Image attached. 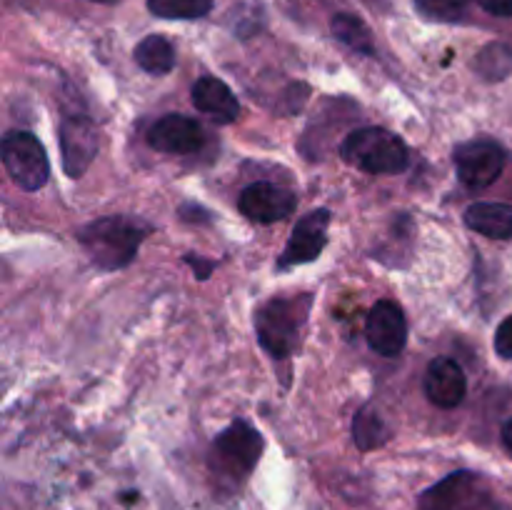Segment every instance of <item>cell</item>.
Returning a JSON list of instances; mask_svg holds the SVG:
<instances>
[{"label":"cell","mask_w":512,"mask_h":510,"mask_svg":"<svg viewBox=\"0 0 512 510\" xmlns=\"http://www.w3.org/2000/svg\"><path fill=\"white\" fill-rule=\"evenodd\" d=\"M295 205H298V200H295V195L290 193L288 188L275 183H265V180L248 185L238 198L240 213L260 225L285 220L288 215H293Z\"/></svg>","instance_id":"obj_11"},{"label":"cell","mask_w":512,"mask_h":510,"mask_svg":"<svg viewBox=\"0 0 512 510\" xmlns=\"http://www.w3.org/2000/svg\"><path fill=\"white\" fill-rule=\"evenodd\" d=\"M423 390L430 403L438 405V408H458L465 400V393H468V378H465L463 368L453 358H435L428 365Z\"/></svg>","instance_id":"obj_13"},{"label":"cell","mask_w":512,"mask_h":510,"mask_svg":"<svg viewBox=\"0 0 512 510\" xmlns=\"http://www.w3.org/2000/svg\"><path fill=\"white\" fill-rule=\"evenodd\" d=\"M328 225H330V210L318 208V210H310L308 215H303V218L295 223L285 250L280 253L278 268L290 270L295 268V265L313 263V260L323 253L325 243H328Z\"/></svg>","instance_id":"obj_9"},{"label":"cell","mask_w":512,"mask_h":510,"mask_svg":"<svg viewBox=\"0 0 512 510\" xmlns=\"http://www.w3.org/2000/svg\"><path fill=\"white\" fill-rule=\"evenodd\" d=\"M475 70L490 83L505 80L512 73V45L508 43H490L475 58Z\"/></svg>","instance_id":"obj_19"},{"label":"cell","mask_w":512,"mask_h":510,"mask_svg":"<svg viewBox=\"0 0 512 510\" xmlns=\"http://www.w3.org/2000/svg\"><path fill=\"white\" fill-rule=\"evenodd\" d=\"M98 3H100V0H98ZM103 3H105V0H103Z\"/></svg>","instance_id":"obj_27"},{"label":"cell","mask_w":512,"mask_h":510,"mask_svg":"<svg viewBox=\"0 0 512 510\" xmlns=\"http://www.w3.org/2000/svg\"><path fill=\"white\" fill-rule=\"evenodd\" d=\"M365 338H368L370 348L385 358H395L403 353L405 343H408V323H405L400 305H395L393 300L375 303L365 320Z\"/></svg>","instance_id":"obj_10"},{"label":"cell","mask_w":512,"mask_h":510,"mask_svg":"<svg viewBox=\"0 0 512 510\" xmlns=\"http://www.w3.org/2000/svg\"><path fill=\"white\" fill-rule=\"evenodd\" d=\"M353 438L360 450H375L390 438L388 425H385V420L380 418L373 405H365V408L358 410L353 420Z\"/></svg>","instance_id":"obj_18"},{"label":"cell","mask_w":512,"mask_h":510,"mask_svg":"<svg viewBox=\"0 0 512 510\" xmlns=\"http://www.w3.org/2000/svg\"><path fill=\"white\" fill-rule=\"evenodd\" d=\"M148 143L150 148L160 150V153H198L205 145V128L195 118L170 113L165 115V118L155 120L153 128L148 130Z\"/></svg>","instance_id":"obj_12"},{"label":"cell","mask_w":512,"mask_h":510,"mask_svg":"<svg viewBox=\"0 0 512 510\" xmlns=\"http://www.w3.org/2000/svg\"><path fill=\"white\" fill-rule=\"evenodd\" d=\"M330 28H333L335 38L343 45H348L350 50H355L360 55H375L373 33H370V28L360 18H355L350 13H338L333 18V23H330Z\"/></svg>","instance_id":"obj_17"},{"label":"cell","mask_w":512,"mask_h":510,"mask_svg":"<svg viewBox=\"0 0 512 510\" xmlns=\"http://www.w3.org/2000/svg\"><path fill=\"white\" fill-rule=\"evenodd\" d=\"M465 225L475 233L493 240L512 238V205L505 203H473L465 210Z\"/></svg>","instance_id":"obj_15"},{"label":"cell","mask_w":512,"mask_h":510,"mask_svg":"<svg viewBox=\"0 0 512 510\" xmlns=\"http://www.w3.org/2000/svg\"><path fill=\"white\" fill-rule=\"evenodd\" d=\"M503 445L512 458V420H508V423L503 425Z\"/></svg>","instance_id":"obj_26"},{"label":"cell","mask_w":512,"mask_h":510,"mask_svg":"<svg viewBox=\"0 0 512 510\" xmlns=\"http://www.w3.org/2000/svg\"><path fill=\"white\" fill-rule=\"evenodd\" d=\"M145 235L148 228L140 220L128 215H108L83 225L78 230V243L83 245L95 268L110 273L133 263Z\"/></svg>","instance_id":"obj_1"},{"label":"cell","mask_w":512,"mask_h":510,"mask_svg":"<svg viewBox=\"0 0 512 510\" xmlns=\"http://www.w3.org/2000/svg\"><path fill=\"white\" fill-rule=\"evenodd\" d=\"M495 353L500 358L512 360V315L498 325V333H495Z\"/></svg>","instance_id":"obj_22"},{"label":"cell","mask_w":512,"mask_h":510,"mask_svg":"<svg viewBox=\"0 0 512 510\" xmlns=\"http://www.w3.org/2000/svg\"><path fill=\"white\" fill-rule=\"evenodd\" d=\"M340 155L353 168L373 175L403 173L410 160L403 138L378 125L353 130L340 145Z\"/></svg>","instance_id":"obj_3"},{"label":"cell","mask_w":512,"mask_h":510,"mask_svg":"<svg viewBox=\"0 0 512 510\" xmlns=\"http://www.w3.org/2000/svg\"><path fill=\"white\" fill-rule=\"evenodd\" d=\"M208 210H203V208H198V205H183V208H180V218L183 220H190V223H200V220H203V223H208Z\"/></svg>","instance_id":"obj_24"},{"label":"cell","mask_w":512,"mask_h":510,"mask_svg":"<svg viewBox=\"0 0 512 510\" xmlns=\"http://www.w3.org/2000/svg\"><path fill=\"white\" fill-rule=\"evenodd\" d=\"M505 168V150L493 140H470L455 148V170L468 188H488Z\"/></svg>","instance_id":"obj_7"},{"label":"cell","mask_w":512,"mask_h":510,"mask_svg":"<svg viewBox=\"0 0 512 510\" xmlns=\"http://www.w3.org/2000/svg\"><path fill=\"white\" fill-rule=\"evenodd\" d=\"M148 10L165 20H198L213 10V0H148Z\"/></svg>","instance_id":"obj_20"},{"label":"cell","mask_w":512,"mask_h":510,"mask_svg":"<svg viewBox=\"0 0 512 510\" xmlns=\"http://www.w3.org/2000/svg\"><path fill=\"white\" fill-rule=\"evenodd\" d=\"M310 295H293V298H273L260 305L255 315V330H258V343L265 353L273 358H288L303 338V328L308 323Z\"/></svg>","instance_id":"obj_2"},{"label":"cell","mask_w":512,"mask_h":510,"mask_svg":"<svg viewBox=\"0 0 512 510\" xmlns=\"http://www.w3.org/2000/svg\"><path fill=\"white\" fill-rule=\"evenodd\" d=\"M193 105L218 123H233L240 115V103L223 80L205 75L193 85Z\"/></svg>","instance_id":"obj_14"},{"label":"cell","mask_w":512,"mask_h":510,"mask_svg":"<svg viewBox=\"0 0 512 510\" xmlns=\"http://www.w3.org/2000/svg\"><path fill=\"white\" fill-rule=\"evenodd\" d=\"M135 63L150 75H165L175 68V48L163 35H148L135 48Z\"/></svg>","instance_id":"obj_16"},{"label":"cell","mask_w":512,"mask_h":510,"mask_svg":"<svg viewBox=\"0 0 512 510\" xmlns=\"http://www.w3.org/2000/svg\"><path fill=\"white\" fill-rule=\"evenodd\" d=\"M60 153H63V168L70 178H80L90 168L98 155L100 138L93 120L85 115H65L60 123Z\"/></svg>","instance_id":"obj_8"},{"label":"cell","mask_w":512,"mask_h":510,"mask_svg":"<svg viewBox=\"0 0 512 510\" xmlns=\"http://www.w3.org/2000/svg\"><path fill=\"white\" fill-rule=\"evenodd\" d=\"M415 8L428 20H440V23H458L465 18L468 0H415Z\"/></svg>","instance_id":"obj_21"},{"label":"cell","mask_w":512,"mask_h":510,"mask_svg":"<svg viewBox=\"0 0 512 510\" xmlns=\"http://www.w3.org/2000/svg\"><path fill=\"white\" fill-rule=\"evenodd\" d=\"M3 165L20 190L43 188L48 183L50 163L40 140L28 130H8L3 138Z\"/></svg>","instance_id":"obj_4"},{"label":"cell","mask_w":512,"mask_h":510,"mask_svg":"<svg viewBox=\"0 0 512 510\" xmlns=\"http://www.w3.org/2000/svg\"><path fill=\"white\" fill-rule=\"evenodd\" d=\"M260 453H263V438L253 425L233 423L215 438L213 443V468L233 480H243L245 475L253 473L258 465Z\"/></svg>","instance_id":"obj_6"},{"label":"cell","mask_w":512,"mask_h":510,"mask_svg":"<svg viewBox=\"0 0 512 510\" xmlns=\"http://www.w3.org/2000/svg\"><path fill=\"white\" fill-rule=\"evenodd\" d=\"M493 493L483 475L458 470L425 490L418 500V510H490Z\"/></svg>","instance_id":"obj_5"},{"label":"cell","mask_w":512,"mask_h":510,"mask_svg":"<svg viewBox=\"0 0 512 510\" xmlns=\"http://www.w3.org/2000/svg\"><path fill=\"white\" fill-rule=\"evenodd\" d=\"M480 8L498 18H512V0H478Z\"/></svg>","instance_id":"obj_23"},{"label":"cell","mask_w":512,"mask_h":510,"mask_svg":"<svg viewBox=\"0 0 512 510\" xmlns=\"http://www.w3.org/2000/svg\"><path fill=\"white\" fill-rule=\"evenodd\" d=\"M185 260H188V263L193 265L195 273H198V278H208L210 270H213V265H215V263H210V260H203V258L198 260V258H195V255H188V258H185Z\"/></svg>","instance_id":"obj_25"}]
</instances>
